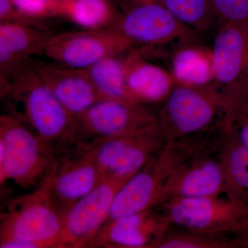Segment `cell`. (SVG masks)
<instances>
[{
	"label": "cell",
	"instance_id": "1",
	"mask_svg": "<svg viewBox=\"0 0 248 248\" xmlns=\"http://www.w3.org/2000/svg\"><path fill=\"white\" fill-rule=\"evenodd\" d=\"M1 96L15 116L59 155L83 143L78 122L55 97L31 62L12 79L1 80Z\"/></svg>",
	"mask_w": 248,
	"mask_h": 248
},
{
	"label": "cell",
	"instance_id": "2",
	"mask_svg": "<svg viewBox=\"0 0 248 248\" xmlns=\"http://www.w3.org/2000/svg\"><path fill=\"white\" fill-rule=\"evenodd\" d=\"M50 174L8 203L0 218V248H60L64 213L52 195Z\"/></svg>",
	"mask_w": 248,
	"mask_h": 248
},
{
	"label": "cell",
	"instance_id": "3",
	"mask_svg": "<svg viewBox=\"0 0 248 248\" xmlns=\"http://www.w3.org/2000/svg\"><path fill=\"white\" fill-rule=\"evenodd\" d=\"M223 22L211 50L212 84L221 99V124L231 131L248 108V24Z\"/></svg>",
	"mask_w": 248,
	"mask_h": 248
},
{
	"label": "cell",
	"instance_id": "4",
	"mask_svg": "<svg viewBox=\"0 0 248 248\" xmlns=\"http://www.w3.org/2000/svg\"><path fill=\"white\" fill-rule=\"evenodd\" d=\"M58 157L50 147L17 117H0V184L12 181L35 188L53 170Z\"/></svg>",
	"mask_w": 248,
	"mask_h": 248
},
{
	"label": "cell",
	"instance_id": "5",
	"mask_svg": "<svg viewBox=\"0 0 248 248\" xmlns=\"http://www.w3.org/2000/svg\"><path fill=\"white\" fill-rule=\"evenodd\" d=\"M194 154L182 141H168L159 154L130 178L116 195L107 223L129 214L159 206L165 187Z\"/></svg>",
	"mask_w": 248,
	"mask_h": 248
},
{
	"label": "cell",
	"instance_id": "6",
	"mask_svg": "<svg viewBox=\"0 0 248 248\" xmlns=\"http://www.w3.org/2000/svg\"><path fill=\"white\" fill-rule=\"evenodd\" d=\"M221 97L213 84H176L157 113L158 127L166 141H180L221 122Z\"/></svg>",
	"mask_w": 248,
	"mask_h": 248
},
{
	"label": "cell",
	"instance_id": "7",
	"mask_svg": "<svg viewBox=\"0 0 248 248\" xmlns=\"http://www.w3.org/2000/svg\"><path fill=\"white\" fill-rule=\"evenodd\" d=\"M159 206L179 228L234 236L248 226V203L226 195L172 199Z\"/></svg>",
	"mask_w": 248,
	"mask_h": 248
},
{
	"label": "cell",
	"instance_id": "8",
	"mask_svg": "<svg viewBox=\"0 0 248 248\" xmlns=\"http://www.w3.org/2000/svg\"><path fill=\"white\" fill-rule=\"evenodd\" d=\"M76 119L80 140L86 144L145 133L158 127L157 113L122 99H101Z\"/></svg>",
	"mask_w": 248,
	"mask_h": 248
},
{
	"label": "cell",
	"instance_id": "9",
	"mask_svg": "<svg viewBox=\"0 0 248 248\" xmlns=\"http://www.w3.org/2000/svg\"><path fill=\"white\" fill-rule=\"evenodd\" d=\"M131 177H103L88 195L72 205L64 213L60 248L89 247L107 223L116 195Z\"/></svg>",
	"mask_w": 248,
	"mask_h": 248
},
{
	"label": "cell",
	"instance_id": "10",
	"mask_svg": "<svg viewBox=\"0 0 248 248\" xmlns=\"http://www.w3.org/2000/svg\"><path fill=\"white\" fill-rule=\"evenodd\" d=\"M131 45L116 28L84 29L52 35L45 54L60 64L88 69L102 59L126 51Z\"/></svg>",
	"mask_w": 248,
	"mask_h": 248
},
{
	"label": "cell",
	"instance_id": "11",
	"mask_svg": "<svg viewBox=\"0 0 248 248\" xmlns=\"http://www.w3.org/2000/svg\"><path fill=\"white\" fill-rule=\"evenodd\" d=\"M159 127L147 133L99 140L91 143L101 178L133 176L167 143Z\"/></svg>",
	"mask_w": 248,
	"mask_h": 248
},
{
	"label": "cell",
	"instance_id": "12",
	"mask_svg": "<svg viewBox=\"0 0 248 248\" xmlns=\"http://www.w3.org/2000/svg\"><path fill=\"white\" fill-rule=\"evenodd\" d=\"M171 227L159 206L108 221L88 248H157Z\"/></svg>",
	"mask_w": 248,
	"mask_h": 248
},
{
	"label": "cell",
	"instance_id": "13",
	"mask_svg": "<svg viewBox=\"0 0 248 248\" xmlns=\"http://www.w3.org/2000/svg\"><path fill=\"white\" fill-rule=\"evenodd\" d=\"M100 179L92 145L79 146L58 156L50 174V191L55 203L65 213Z\"/></svg>",
	"mask_w": 248,
	"mask_h": 248
},
{
	"label": "cell",
	"instance_id": "14",
	"mask_svg": "<svg viewBox=\"0 0 248 248\" xmlns=\"http://www.w3.org/2000/svg\"><path fill=\"white\" fill-rule=\"evenodd\" d=\"M225 194L224 172L218 155L194 153L170 179L163 191L160 205L172 199L216 197Z\"/></svg>",
	"mask_w": 248,
	"mask_h": 248
},
{
	"label": "cell",
	"instance_id": "15",
	"mask_svg": "<svg viewBox=\"0 0 248 248\" xmlns=\"http://www.w3.org/2000/svg\"><path fill=\"white\" fill-rule=\"evenodd\" d=\"M132 44L159 45L172 40H192L196 32L182 24L164 5L147 3L138 6L115 27Z\"/></svg>",
	"mask_w": 248,
	"mask_h": 248
},
{
	"label": "cell",
	"instance_id": "16",
	"mask_svg": "<svg viewBox=\"0 0 248 248\" xmlns=\"http://www.w3.org/2000/svg\"><path fill=\"white\" fill-rule=\"evenodd\" d=\"M41 78L63 107L79 117L103 98L86 69L71 68L56 63L32 62Z\"/></svg>",
	"mask_w": 248,
	"mask_h": 248
},
{
	"label": "cell",
	"instance_id": "17",
	"mask_svg": "<svg viewBox=\"0 0 248 248\" xmlns=\"http://www.w3.org/2000/svg\"><path fill=\"white\" fill-rule=\"evenodd\" d=\"M53 32L17 23L0 22V80L12 79L33 55L45 53Z\"/></svg>",
	"mask_w": 248,
	"mask_h": 248
},
{
	"label": "cell",
	"instance_id": "18",
	"mask_svg": "<svg viewBox=\"0 0 248 248\" xmlns=\"http://www.w3.org/2000/svg\"><path fill=\"white\" fill-rule=\"evenodd\" d=\"M125 61V83L130 102L142 105L162 103L175 86L172 74L144 61L138 53L130 54Z\"/></svg>",
	"mask_w": 248,
	"mask_h": 248
},
{
	"label": "cell",
	"instance_id": "19",
	"mask_svg": "<svg viewBox=\"0 0 248 248\" xmlns=\"http://www.w3.org/2000/svg\"><path fill=\"white\" fill-rule=\"evenodd\" d=\"M218 156L224 172L225 195L248 203V148L239 141L233 129Z\"/></svg>",
	"mask_w": 248,
	"mask_h": 248
},
{
	"label": "cell",
	"instance_id": "20",
	"mask_svg": "<svg viewBox=\"0 0 248 248\" xmlns=\"http://www.w3.org/2000/svg\"><path fill=\"white\" fill-rule=\"evenodd\" d=\"M172 75L176 84L203 86L213 82L211 51L188 47L182 49L172 60Z\"/></svg>",
	"mask_w": 248,
	"mask_h": 248
},
{
	"label": "cell",
	"instance_id": "21",
	"mask_svg": "<svg viewBox=\"0 0 248 248\" xmlns=\"http://www.w3.org/2000/svg\"><path fill=\"white\" fill-rule=\"evenodd\" d=\"M119 56L120 55H111L102 59L86 70L103 99L130 102L125 83L126 61Z\"/></svg>",
	"mask_w": 248,
	"mask_h": 248
},
{
	"label": "cell",
	"instance_id": "22",
	"mask_svg": "<svg viewBox=\"0 0 248 248\" xmlns=\"http://www.w3.org/2000/svg\"><path fill=\"white\" fill-rule=\"evenodd\" d=\"M59 15L84 29L115 28V16L107 0H63Z\"/></svg>",
	"mask_w": 248,
	"mask_h": 248
},
{
	"label": "cell",
	"instance_id": "23",
	"mask_svg": "<svg viewBox=\"0 0 248 248\" xmlns=\"http://www.w3.org/2000/svg\"><path fill=\"white\" fill-rule=\"evenodd\" d=\"M178 20L195 32L209 30L218 17L211 0H162Z\"/></svg>",
	"mask_w": 248,
	"mask_h": 248
},
{
	"label": "cell",
	"instance_id": "24",
	"mask_svg": "<svg viewBox=\"0 0 248 248\" xmlns=\"http://www.w3.org/2000/svg\"><path fill=\"white\" fill-rule=\"evenodd\" d=\"M157 248H236L234 236L172 226Z\"/></svg>",
	"mask_w": 248,
	"mask_h": 248
},
{
	"label": "cell",
	"instance_id": "25",
	"mask_svg": "<svg viewBox=\"0 0 248 248\" xmlns=\"http://www.w3.org/2000/svg\"><path fill=\"white\" fill-rule=\"evenodd\" d=\"M14 7L22 16L40 22L42 18L59 15L58 0H11Z\"/></svg>",
	"mask_w": 248,
	"mask_h": 248
},
{
	"label": "cell",
	"instance_id": "26",
	"mask_svg": "<svg viewBox=\"0 0 248 248\" xmlns=\"http://www.w3.org/2000/svg\"><path fill=\"white\" fill-rule=\"evenodd\" d=\"M223 22L248 24V0H211Z\"/></svg>",
	"mask_w": 248,
	"mask_h": 248
},
{
	"label": "cell",
	"instance_id": "27",
	"mask_svg": "<svg viewBox=\"0 0 248 248\" xmlns=\"http://www.w3.org/2000/svg\"><path fill=\"white\" fill-rule=\"evenodd\" d=\"M232 129L239 141L248 148V108L240 115Z\"/></svg>",
	"mask_w": 248,
	"mask_h": 248
},
{
	"label": "cell",
	"instance_id": "28",
	"mask_svg": "<svg viewBox=\"0 0 248 248\" xmlns=\"http://www.w3.org/2000/svg\"><path fill=\"white\" fill-rule=\"evenodd\" d=\"M236 248H248V226L234 236Z\"/></svg>",
	"mask_w": 248,
	"mask_h": 248
},
{
	"label": "cell",
	"instance_id": "29",
	"mask_svg": "<svg viewBox=\"0 0 248 248\" xmlns=\"http://www.w3.org/2000/svg\"><path fill=\"white\" fill-rule=\"evenodd\" d=\"M147 1H150V0H147Z\"/></svg>",
	"mask_w": 248,
	"mask_h": 248
}]
</instances>
